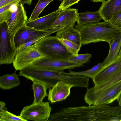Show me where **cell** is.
Listing matches in <instances>:
<instances>
[{"label":"cell","instance_id":"cell-5","mask_svg":"<svg viewBox=\"0 0 121 121\" xmlns=\"http://www.w3.org/2000/svg\"><path fill=\"white\" fill-rule=\"evenodd\" d=\"M52 109L49 102L32 103L24 107L19 116L26 121H48Z\"/></svg>","mask_w":121,"mask_h":121},{"label":"cell","instance_id":"cell-20","mask_svg":"<svg viewBox=\"0 0 121 121\" xmlns=\"http://www.w3.org/2000/svg\"><path fill=\"white\" fill-rule=\"evenodd\" d=\"M32 87L33 90L34 99L33 103H38L43 101L45 97L48 96L46 85L41 82H33Z\"/></svg>","mask_w":121,"mask_h":121},{"label":"cell","instance_id":"cell-32","mask_svg":"<svg viewBox=\"0 0 121 121\" xmlns=\"http://www.w3.org/2000/svg\"><path fill=\"white\" fill-rule=\"evenodd\" d=\"M117 100L119 104V105L121 106V94Z\"/></svg>","mask_w":121,"mask_h":121},{"label":"cell","instance_id":"cell-7","mask_svg":"<svg viewBox=\"0 0 121 121\" xmlns=\"http://www.w3.org/2000/svg\"><path fill=\"white\" fill-rule=\"evenodd\" d=\"M121 94V81L112 85L95 97L85 102L89 105L108 104L117 100Z\"/></svg>","mask_w":121,"mask_h":121},{"label":"cell","instance_id":"cell-14","mask_svg":"<svg viewBox=\"0 0 121 121\" xmlns=\"http://www.w3.org/2000/svg\"><path fill=\"white\" fill-rule=\"evenodd\" d=\"M121 81V70L114 74L105 82L100 84L94 85L87 88L86 93L89 99L96 96L100 93L114 84Z\"/></svg>","mask_w":121,"mask_h":121},{"label":"cell","instance_id":"cell-24","mask_svg":"<svg viewBox=\"0 0 121 121\" xmlns=\"http://www.w3.org/2000/svg\"><path fill=\"white\" fill-rule=\"evenodd\" d=\"M92 56V55L89 53L73 54L68 58V60L70 62L83 65L89 62Z\"/></svg>","mask_w":121,"mask_h":121},{"label":"cell","instance_id":"cell-13","mask_svg":"<svg viewBox=\"0 0 121 121\" xmlns=\"http://www.w3.org/2000/svg\"><path fill=\"white\" fill-rule=\"evenodd\" d=\"M121 9V0H108L102 2L99 11L103 19L109 22Z\"/></svg>","mask_w":121,"mask_h":121},{"label":"cell","instance_id":"cell-19","mask_svg":"<svg viewBox=\"0 0 121 121\" xmlns=\"http://www.w3.org/2000/svg\"><path fill=\"white\" fill-rule=\"evenodd\" d=\"M18 76L15 73L0 76V88L4 90H9L19 86L20 82Z\"/></svg>","mask_w":121,"mask_h":121},{"label":"cell","instance_id":"cell-31","mask_svg":"<svg viewBox=\"0 0 121 121\" xmlns=\"http://www.w3.org/2000/svg\"><path fill=\"white\" fill-rule=\"evenodd\" d=\"M6 104L3 101H0V113L2 112L7 110L5 107Z\"/></svg>","mask_w":121,"mask_h":121},{"label":"cell","instance_id":"cell-36","mask_svg":"<svg viewBox=\"0 0 121 121\" xmlns=\"http://www.w3.org/2000/svg\"><path fill=\"white\" fill-rule=\"evenodd\" d=\"M120 29H121V28Z\"/></svg>","mask_w":121,"mask_h":121},{"label":"cell","instance_id":"cell-3","mask_svg":"<svg viewBox=\"0 0 121 121\" xmlns=\"http://www.w3.org/2000/svg\"><path fill=\"white\" fill-rule=\"evenodd\" d=\"M0 63L10 64L15 58L17 50L14 37L10 33L6 22L0 23Z\"/></svg>","mask_w":121,"mask_h":121},{"label":"cell","instance_id":"cell-15","mask_svg":"<svg viewBox=\"0 0 121 121\" xmlns=\"http://www.w3.org/2000/svg\"><path fill=\"white\" fill-rule=\"evenodd\" d=\"M108 55L102 62L104 69L117 61L121 48V32L109 44Z\"/></svg>","mask_w":121,"mask_h":121},{"label":"cell","instance_id":"cell-29","mask_svg":"<svg viewBox=\"0 0 121 121\" xmlns=\"http://www.w3.org/2000/svg\"><path fill=\"white\" fill-rule=\"evenodd\" d=\"M52 34V32L50 30V31L48 32L35 39H34L31 41H30L27 43L25 44L20 47L17 50L23 49L33 44H35L37 41H38L40 39H41L43 37L47 35H50Z\"/></svg>","mask_w":121,"mask_h":121},{"label":"cell","instance_id":"cell-8","mask_svg":"<svg viewBox=\"0 0 121 121\" xmlns=\"http://www.w3.org/2000/svg\"><path fill=\"white\" fill-rule=\"evenodd\" d=\"M27 19L24 4L20 3L6 22L13 35L14 36L19 30L26 25Z\"/></svg>","mask_w":121,"mask_h":121},{"label":"cell","instance_id":"cell-4","mask_svg":"<svg viewBox=\"0 0 121 121\" xmlns=\"http://www.w3.org/2000/svg\"><path fill=\"white\" fill-rule=\"evenodd\" d=\"M45 56L39 51L35 43L17 50L12 63L16 70H21L32 66L37 60Z\"/></svg>","mask_w":121,"mask_h":121},{"label":"cell","instance_id":"cell-11","mask_svg":"<svg viewBox=\"0 0 121 121\" xmlns=\"http://www.w3.org/2000/svg\"><path fill=\"white\" fill-rule=\"evenodd\" d=\"M61 11L58 9L43 17L32 21L28 20L26 25L39 30L47 31L51 30L53 24Z\"/></svg>","mask_w":121,"mask_h":121},{"label":"cell","instance_id":"cell-6","mask_svg":"<svg viewBox=\"0 0 121 121\" xmlns=\"http://www.w3.org/2000/svg\"><path fill=\"white\" fill-rule=\"evenodd\" d=\"M83 66L68 60L53 59L45 56L36 61L31 66L51 70L61 71Z\"/></svg>","mask_w":121,"mask_h":121},{"label":"cell","instance_id":"cell-27","mask_svg":"<svg viewBox=\"0 0 121 121\" xmlns=\"http://www.w3.org/2000/svg\"><path fill=\"white\" fill-rule=\"evenodd\" d=\"M109 22L114 26L121 28V9L115 15Z\"/></svg>","mask_w":121,"mask_h":121},{"label":"cell","instance_id":"cell-12","mask_svg":"<svg viewBox=\"0 0 121 121\" xmlns=\"http://www.w3.org/2000/svg\"><path fill=\"white\" fill-rule=\"evenodd\" d=\"M72 85L62 81H59L49 89L48 100L51 103L61 101L66 99L71 93Z\"/></svg>","mask_w":121,"mask_h":121},{"label":"cell","instance_id":"cell-37","mask_svg":"<svg viewBox=\"0 0 121 121\" xmlns=\"http://www.w3.org/2000/svg\"></svg>","mask_w":121,"mask_h":121},{"label":"cell","instance_id":"cell-16","mask_svg":"<svg viewBox=\"0 0 121 121\" xmlns=\"http://www.w3.org/2000/svg\"><path fill=\"white\" fill-rule=\"evenodd\" d=\"M121 70V60L108 66L96 75L92 79L95 85L104 83Z\"/></svg>","mask_w":121,"mask_h":121},{"label":"cell","instance_id":"cell-9","mask_svg":"<svg viewBox=\"0 0 121 121\" xmlns=\"http://www.w3.org/2000/svg\"><path fill=\"white\" fill-rule=\"evenodd\" d=\"M78 13L77 9L69 8L60 11L52 26L53 33L67 27L73 26L77 21Z\"/></svg>","mask_w":121,"mask_h":121},{"label":"cell","instance_id":"cell-26","mask_svg":"<svg viewBox=\"0 0 121 121\" xmlns=\"http://www.w3.org/2000/svg\"><path fill=\"white\" fill-rule=\"evenodd\" d=\"M58 39L73 55L78 54L80 46L72 41L63 39Z\"/></svg>","mask_w":121,"mask_h":121},{"label":"cell","instance_id":"cell-22","mask_svg":"<svg viewBox=\"0 0 121 121\" xmlns=\"http://www.w3.org/2000/svg\"><path fill=\"white\" fill-rule=\"evenodd\" d=\"M20 1L17 0L0 7V23L7 22L15 10L12 9L13 5L18 4Z\"/></svg>","mask_w":121,"mask_h":121},{"label":"cell","instance_id":"cell-17","mask_svg":"<svg viewBox=\"0 0 121 121\" xmlns=\"http://www.w3.org/2000/svg\"><path fill=\"white\" fill-rule=\"evenodd\" d=\"M56 36L58 39L73 42L81 47L82 45L80 34L73 26L67 27L60 30L57 32Z\"/></svg>","mask_w":121,"mask_h":121},{"label":"cell","instance_id":"cell-33","mask_svg":"<svg viewBox=\"0 0 121 121\" xmlns=\"http://www.w3.org/2000/svg\"><path fill=\"white\" fill-rule=\"evenodd\" d=\"M105 0H91L92 1L94 2H103L105 1Z\"/></svg>","mask_w":121,"mask_h":121},{"label":"cell","instance_id":"cell-28","mask_svg":"<svg viewBox=\"0 0 121 121\" xmlns=\"http://www.w3.org/2000/svg\"><path fill=\"white\" fill-rule=\"evenodd\" d=\"M81 0H63L61 2L58 9L61 11L69 8L72 5L77 4Z\"/></svg>","mask_w":121,"mask_h":121},{"label":"cell","instance_id":"cell-35","mask_svg":"<svg viewBox=\"0 0 121 121\" xmlns=\"http://www.w3.org/2000/svg\"><path fill=\"white\" fill-rule=\"evenodd\" d=\"M59 0L61 2L62 1V0Z\"/></svg>","mask_w":121,"mask_h":121},{"label":"cell","instance_id":"cell-1","mask_svg":"<svg viewBox=\"0 0 121 121\" xmlns=\"http://www.w3.org/2000/svg\"><path fill=\"white\" fill-rule=\"evenodd\" d=\"M73 26L79 32L83 45L101 41L109 44L121 32L120 29L106 21Z\"/></svg>","mask_w":121,"mask_h":121},{"label":"cell","instance_id":"cell-25","mask_svg":"<svg viewBox=\"0 0 121 121\" xmlns=\"http://www.w3.org/2000/svg\"><path fill=\"white\" fill-rule=\"evenodd\" d=\"M0 121H26L20 116L11 113L7 110L0 113Z\"/></svg>","mask_w":121,"mask_h":121},{"label":"cell","instance_id":"cell-21","mask_svg":"<svg viewBox=\"0 0 121 121\" xmlns=\"http://www.w3.org/2000/svg\"><path fill=\"white\" fill-rule=\"evenodd\" d=\"M104 69L102 63L99 62L91 68L84 71L75 72L69 69V72L71 73L87 76L93 79L99 73Z\"/></svg>","mask_w":121,"mask_h":121},{"label":"cell","instance_id":"cell-34","mask_svg":"<svg viewBox=\"0 0 121 121\" xmlns=\"http://www.w3.org/2000/svg\"><path fill=\"white\" fill-rule=\"evenodd\" d=\"M121 60V48L120 49V52H119L117 61Z\"/></svg>","mask_w":121,"mask_h":121},{"label":"cell","instance_id":"cell-30","mask_svg":"<svg viewBox=\"0 0 121 121\" xmlns=\"http://www.w3.org/2000/svg\"><path fill=\"white\" fill-rule=\"evenodd\" d=\"M17 0H0V7Z\"/></svg>","mask_w":121,"mask_h":121},{"label":"cell","instance_id":"cell-10","mask_svg":"<svg viewBox=\"0 0 121 121\" xmlns=\"http://www.w3.org/2000/svg\"><path fill=\"white\" fill-rule=\"evenodd\" d=\"M50 30H38L26 25L19 30L14 37L15 45L17 50L25 44L48 32Z\"/></svg>","mask_w":121,"mask_h":121},{"label":"cell","instance_id":"cell-18","mask_svg":"<svg viewBox=\"0 0 121 121\" xmlns=\"http://www.w3.org/2000/svg\"><path fill=\"white\" fill-rule=\"evenodd\" d=\"M102 19L103 18L99 10L86 11L78 13L76 22L77 24L82 25L100 22Z\"/></svg>","mask_w":121,"mask_h":121},{"label":"cell","instance_id":"cell-23","mask_svg":"<svg viewBox=\"0 0 121 121\" xmlns=\"http://www.w3.org/2000/svg\"><path fill=\"white\" fill-rule=\"evenodd\" d=\"M54 0H39L28 21H32L39 18L41 13L45 7Z\"/></svg>","mask_w":121,"mask_h":121},{"label":"cell","instance_id":"cell-2","mask_svg":"<svg viewBox=\"0 0 121 121\" xmlns=\"http://www.w3.org/2000/svg\"><path fill=\"white\" fill-rule=\"evenodd\" d=\"M35 44L41 53L50 58L68 60L73 55L56 36H46Z\"/></svg>","mask_w":121,"mask_h":121}]
</instances>
